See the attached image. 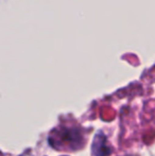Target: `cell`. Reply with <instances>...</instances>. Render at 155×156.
Returning <instances> with one entry per match:
<instances>
[{"label": "cell", "instance_id": "obj_1", "mask_svg": "<svg viewBox=\"0 0 155 156\" xmlns=\"http://www.w3.org/2000/svg\"><path fill=\"white\" fill-rule=\"evenodd\" d=\"M87 137V129L70 118L63 120L58 126L51 129L48 136V142L56 151L76 152L84 148Z\"/></svg>", "mask_w": 155, "mask_h": 156}, {"label": "cell", "instance_id": "obj_2", "mask_svg": "<svg viewBox=\"0 0 155 156\" xmlns=\"http://www.w3.org/2000/svg\"><path fill=\"white\" fill-rule=\"evenodd\" d=\"M113 148L110 144L108 140L103 134H98L95 137L93 142V147H91V152L93 156H107L112 153Z\"/></svg>", "mask_w": 155, "mask_h": 156}, {"label": "cell", "instance_id": "obj_3", "mask_svg": "<svg viewBox=\"0 0 155 156\" xmlns=\"http://www.w3.org/2000/svg\"><path fill=\"white\" fill-rule=\"evenodd\" d=\"M0 156H4V155H3V154H2V153H1V152H0Z\"/></svg>", "mask_w": 155, "mask_h": 156}]
</instances>
